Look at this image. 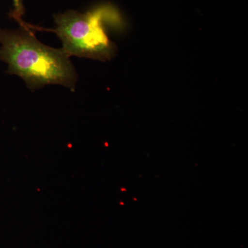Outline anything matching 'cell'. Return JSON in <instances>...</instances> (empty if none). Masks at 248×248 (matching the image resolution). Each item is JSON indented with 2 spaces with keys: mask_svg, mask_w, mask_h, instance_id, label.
Wrapping results in <instances>:
<instances>
[{
  "mask_svg": "<svg viewBox=\"0 0 248 248\" xmlns=\"http://www.w3.org/2000/svg\"><path fill=\"white\" fill-rule=\"evenodd\" d=\"M19 24L18 30L0 29V60L7 73L20 77L32 91L49 84L74 91L78 75L66 52L41 43L24 21Z\"/></svg>",
  "mask_w": 248,
  "mask_h": 248,
  "instance_id": "obj_1",
  "label": "cell"
},
{
  "mask_svg": "<svg viewBox=\"0 0 248 248\" xmlns=\"http://www.w3.org/2000/svg\"><path fill=\"white\" fill-rule=\"evenodd\" d=\"M118 16L109 5H103L86 14L71 10L54 17L55 29H41L55 32L62 40V49L69 57L107 61L113 58L116 47L108 37L104 22L117 19Z\"/></svg>",
  "mask_w": 248,
  "mask_h": 248,
  "instance_id": "obj_2",
  "label": "cell"
},
{
  "mask_svg": "<svg viewBox=\"0 0 248 248\" xmlns=\"http://www.w3.org/2000/svg\"><path fill=\"white\" fill-rule=\"evenodd\" d=\"M13 2H14V9L10 16L19 23L22 20V17L25 13L24 0H13Z\"/></svg>",
  "mask_w": 248,
  "mask_h": 248,
  "instance_id": "obj_3",
  "label": "cell"
}]
</instances>
